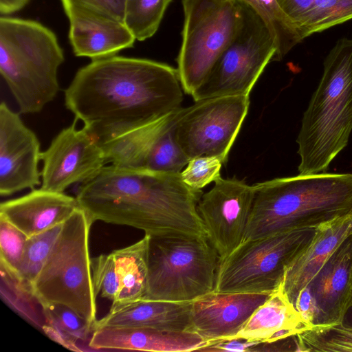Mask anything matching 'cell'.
Segmentation results:
<instances>
[{"label":"cell","instance_id":"cell-1","mask_svg":"<svg viewBox=\"0 0 352 352\" xmlns=\"http://www.w3.org/2000/svg\"><path fill=\"white\" fill-rule=\"evenodd\" d=\"M182 91L176 68L115 55L78 69L65 90V104L101 143L177 111Z\"/></svg>","mask_w":352,"mask_h":352},{"label":"cell","instance_id":"cell-2","mask_svg":"<svg viewBox=\"0 0 352 352\" xmlns=\"http://www.w3.org/2000/svg\"><path fill=\"white\" fill-rule=\"evenodd\" d=\"M202 195L181 173L110 164L82 183L76 197L94 221L133 227L151 236L206 237L197 211Z\"/></svg>","mask_w":352,"mask_h":352},{"label":"cell","instance_id":"cell-3","mask_svg":"<svg viewBox=\"0 0 352 352\" xmlns=\"http://www.w3.org/2000/svg\"><path fill=\"white\" fill-rule=\"evenodd\" d=\"M243 241L318 226L352 214V173H319L254 185Z\"/></svg>","mask_w":352,"mask_h":352},{"label":"cell","instance_id":"cell-4","mask_svg":"<svg viewBox=\"0 0 352 352\" xmlns=\"http://www.w3.org/2000/svg\"><path fill=\"white\" fill-rule=\"evenodd\" d=\"M352 131V38L339 39L324 60L296 139L300 175L326 172Z\"/></svg>","mask_w":352,"mask_h":352},{"label":"cell","instance_id":"cell-5","mask_svg":"<svg viewBox=\"0 0 352 352\" xmlns=\"http://www.w3.org/2000/svg\"><path fill=\"white\" fill-rule=\"evenodd\" d=\"M64 60L50 29L32 20L1 17L0 73L20 113H38L55 98Z\"/></svg>","mask_w":352,"mask_h":352},{"label":"cell","instance_id":"cell-6","mask_svg":"<svg viewBox=\"0 0 352 352\" xmlns=\"http://www.w3.org/2000/svg\"><path fill=\"white\" fill-rule=\"evenodd\" d=\"M94 221L80 206L63 223L62 230L42 270L34 292L43 304L65 305L94 329L96 297L89 256V233Z\"/></svg>","mask_w":352,"mask_h":352},{"label":"cell","instance_id":"cell-7","mask_svg":"<svg viewBox=\"0 0 352 352\" xmlns=\"http://www.w3.org/2000/svg\"><path fill=\"white\" fill-rule=\"evenodd\" d=\"M219 260L206 237L150 236L142 299L192 302L212 292Z\"/></svg>","mask_w":352,"mask_h":352},{"label":"cell","instance_id":"cell-8","mask_svg":"<svg viewBox=\"0 0 352 352\" xmlns=\"http://www.w3.org/2000/svg\"><path fill=\"white\" fill-rule=\"evenodd\" d=\"M182 6L177 69L183 90L192 95L236 36L242 6L237 0H182Z\"/></svg>","mask_w":352,"mask_h":352},{"label":"cell","instance_id":"cell-9","mask_svg":"<svg viewBox=\"0 0 352 352\" xmlns=\"http://www.w3.org/2000/svg\"><path fill=\"white\" fill-rule=\"evenodd\" d=\"M316 228L283 232L243 241L219 261L214 291L269 293L282 284L287 266L311 243Z\"/></svg>","mask_w":352,"mask_h":352},{"label":"cell","instance_id":"cell-10","mask_svg":"<svg viewBox=\"0 0 352 352\" xmlns=\"http://www.w3.org/2000/svg\"><path fill=\"white\" fill-rule=\"evenodd\" d=\"M241 3V2H240ZM241 3L242 19L236 36L204 82L191 95L195 101L226 96H250L276 47L261 18Z\"/></svg>","mask_w":352,"mask_h":352},{"label":"cell","instance_id":"cell-11","mask_svg":"<svg viewBox=\"0 0 352 352\" xmlns=\"http://www.w3.org/2000/svg\"><path fill=\"white\" fill-rule=\"evenodd\" d=\"M250 96H226L181 109L173 124L176 141L189 159L216 157L228 160L250 107Z\"/></svg>","mask_w":352,"mask_h":352},{"label":"cell","instance_id":"cell-12","mask_svg":"<svg viewBox=\"0 0 352 352\" xmlns=\"http://www.w3.org/2000/svg\"><path fill=\"white\" fill-rule=\"evenodd\" d=\"M255 197V187L236 177L214 182L203 194L197 211L206 238L219 261L233 252L244 241Z\"/></svg>","mask_w":352,"mask_h":352},{"label":"cell","instance_id":"cell-13","mask_svg":"<svg viewBox=\"0 0 352 352\" xmlns=\"http://www.w3.org/2000/svg\"><path fill=\"white\" fill-rule=\"evenodd\" d=\"M63 129L41 153V188L64 192L70 186L94 177L107 164L98 139L76 122Z\"/></svg>","mask_w":352,"mask_h":352},{"label":"cell","instance_id":"cell-14","mask_svg":"<svg viewBox=\"0 0 352 352\" xmlns=\"http://www.w3.org/2000/svg\"><path fill=\"white\" fill-rule=\"evenodd\" d=\"M41 145L36 134L7 104H0V195L9 196L41 184Z\"/></svg>","mask_w":352,"mask_h":352},{"label":"cell","instance_id":"cell-15","mask_svg":"<svg viewBox=\"0 0 352 352\" xmlns=\"http://www.w3.org/2000/svg\"><path fill=\"white\" fill-rule=\"evenodd\" d=\"M270 294L214 290L204 294L191 302L192 331L210 342L209 345L234 339Z\"/></svg>","mask_w":352,"mask_h":352},{"label":"cell","instance_id":"cell-16","mask_svg":"<svg viewBox=\"0 0 352 352\" xmlns=\"http://www.w3.org/2000/svg\"><path fill=\"white\" fill-rule=\"evenodd\" d=\"M306 287L316 307L314 326L342 323L346 312L352 307V232L333 252Z\"/></svg>","mask_w":352,"mask_h":352},{"label":"cell","instance_id":"cell-17","mask_svg":"<svg viewBox=\"0 0 352 352\" xmlns=\"http://www.w3.org/2000/svg\"><path fill=\"white\" fill-rule=\"evenodd\" d=\"M209 344L198 333L189 331L100 327L92 331L89 346L96 350L187 352L199 351Z\"/></svg>","mask_w":352,"mask_h":352},{"label":"cell","instance_id":"cell-18","mask_svg":"<svg viewBox=\"0 0 352 352\" xmlns=\"http://www.w3.org/2000/svg\"><path fill=\"white\" fill-rule=\"evenodd\" d=\"M79 207L76 197L41 187L0 205V216L31 236L63 223Z\"/></svg>","mask_w":352,"mask_h":352},{"label":"cell","instance_id":"cell-19","mask_svg":"<svg viewBox=\"0 0 352 352\" xmlns=\"http://www.w3.org/2000/svg\"><path fill=\"white\" fill-rule=\"evenodd\" d=\"M351 232L352 214L335 219L316 228L311 243L287 266L281 284L283 292L294 306L300 292Z\"/></svg>","mask_w":352,"mask_h":352},{"label":"cell","instance_id":"cell-20","mask_svg":"<svg viewBox=\"0 0 352 352\" xmlns=\"http://www.w3.org/2000/svg\"><path fill=\"white\" fill-rule=\"evenodd\" d=\"M191 302L141 299L111 307L97 320L93 331L100 327L147 328L168 331H192Z\"/></svg>","mask_w":352,"mask_h":352},{"label":"cell","instance_id":"cell-21","mask_svg":"<svg viewBox=\"0 0 352 352\" xmlns=\"http://www.w3.org/2000/svg\"><path fill=\"white\" fill-rule=\"evenodd\" d=\"M67 17L69 38L76 56L92 60L113 56L133 47L136 40L122 22L84 13H74Z\"/></svg>","mask_w":352,"mask_h":352},{"label":"cell","instance_id":"cell-22","mask_svg":"<svg viewBox=\"0 0 352 352\" xmlns=\"http://www.w3.org/2000/svg\"><path fill=\"white\" fill-rule=\"evenodd\" d=\"M283 292L281 285L252 314L234 339L274 343L310 329Z\"/></svg>","mask_w":352,"mask_h":352},{"label":"cell","instance_id":"cell-23","mask_svg":"<svg viewBox=\"0 0 352 352\" xmlns=\"http://www.w3.org/2000/svg\"><path fill=\"white\" fill-rule=\"evenodd\" d=\"M179 110L101 142L106 162L124 168H144L153 146L172 124Z\"/></svg>","mask_w":352,"mask_h":352},{"label":"cell","instance_id":"cell-24","mask_svg":"<svg viewBox=\"0 0 352 352\" xmlns=\"http://www.w3.org/2000/svg\"><path fill=\"white\" fill-rule=\"evenodd\" d=\"M302 37L352 19V0H277Z\"/></svg>","mask_w":352,"mask_h":352},{"label":"cell","instance_id":"cell-25","mask_svg":"<svg viewBox=\"0 0 352 352\" xmlns=\"http://www.w3.org/2000/svg\"><path fill=\"white\" fill-rule=\"evenodd\" d=\"M150 236L116 250L113 256L120 281V291L111 307L124 305L142 299L148 281V248Z\"/></svg>","mask_w":352,"mask_h":352},{"label":"cell","instance_id":"cell-26","mask_svg":"<svg viewBox=\"0 0 352 352\" xmlns=\"http://www.w3.org/2000/svg\"><path fill=\"white\" fill-rule=\"evenodd\" d=\"M0 272L2 300L21 317L42 329L45 324L43 305L34 292L33 285L1 260Z\"/></svg>","mask_w":352,"mask_h":352},{"label":"cell","instance_id":"cell-27","mask_svg":"<svg viewBox=\"0 0 352 352\" xmlns=\"http://www.w3.org/2000/svg\"><path fill=\"white\" fill-rule=\"evenodd\" d=\"M248 6L264 21L276 47L274 61L281 60L302 37L296 25L280 8L277 0H237Z\"/></svg>","mask_w":352,"mask_h":352},{"label":"cell","instance_id":"cell-28","mask_svg":"<svg viewBox=\"0 0 352 352\" xmlns=\"http://www.w3.org/2000/svg\"><path fill=\"white\" fill-rule=\"evenodd\" d=\"M44 333L52 340L70 350L80 351L78 342L85 340L92 327L70 308L60 304H43Z\"/></svg>","mask_w":352,"mask_h":352},{"label":"cell","instance_id":"cell-29","mask_svg":"<svg viewBox=\"0 0 352 352\" xmlns=\"http://www.w3.org/2000/svg\"><path fill=\"white\" fill-rule=\"evenodd\" d=\"M172 0H125L124 23L136 40L142 41L157 31Z\"/></svg>","mask_w":352,"mask_h":352},{"label":"cell","instance_id":"cell-30","mask_svg":"<svg viewBox=\"0 0 352 352\" xmlns=\"http://www.w3.org/2000/svg\"><path fill=\"white\" fill-rule=\"evenodd\" d=\"M297 351H352V329L342 323L314 326L294 336Z\"/></svg>","mask_w":352,"mask_h":352},{"label":"cell","instance_id":"cell-31","mask_svg":"<svg viewBox=\"0 0 352 352\" xmlns=\"http://www.w3.org/2000/svg\"><path fill=\"white\" fill-rule=\"evenodd\" d=\"M63 224L28 237L16 271L30 284L33 285L45 263L62 230Z\"/></svg>","mask_w":352,"mask_h":352},{"label":"cell","instance_id":"cell-32","mask_svg":"<svg viewBox=\"0 0 352 352\" xmlns=\"http://www.w3.org/2000/svg\"><path fill=\"white\" fill-rule=\"evenodd\" d=\"M175 120L153 146L144 168L161 173L179 174L188 164L190 159L175 138Z\"/></svg>","mask_w":352,"mask_h":352},{"label":"cell","instance_id":"cell-33","mask_svg":"<svg viewBox=\"0 0 352 352\" xmlns=\"http://www.w3.org/2000/svg\"><path fill=\"white\" fill-rule=\"evenodd\" d=\"M92 280L95 292L112 302L120 291V281L112 253L100 254L91 259Z\"/></svg>","mask_w":352,"mask_h":352},{"label":"cell","instance_id":"cell-34","mask_svg":"<svg viewBox=\"0 0 352 352\" xmlns=\"http://www.w3.org/2000/svg\"><path fill=\"white\" fill-rule=\"evenodd\" d=\"M61 2L67 16L84 13L124 23L125 0H61Z\"/></svg>","mask_w":352,"mask_h":352},{"label":"cell","instance_id":"cell-35","mask_svg":"<svg viewBox=\"0 0 352 352\" xmlns=\"http://www.w3.org/2000/svg\"><path fill=\"white\" fill-rule=\"evenodd\" d=\"M223 164L216 157L199 156L190 159L186 168L181 172L182 180L190 188H202L221 177Z\"/></svg>","mask_w":352,"mask_h":352},{"label":"cell","instance_id":"cell-36","mask_svg":"<svg viewBox=\"0 0 352 352\" xmlns=\"http://www.w3.org/2000/svg\"><path fill=\"white\" fill-rule=\"evenodd\" d=\"M28 237L6 219L0 216V260L16 270Z\"/></svg>","mask_w":352,"mask_h":352},{"label":"cell","instance_id":"cell-37","mask_svg":"<svg viewBox=\"0 0 352 352\" xmlns=\"http://www.w3.org/2000/svg\"><path fill=\"white\" fill-rule=\"evenodd\" d=\"M294 307L305 320L314 326L316 316V307L315 302L306 287L300 292Z\"/></svg>","mask_w":352,"mask_h":352},{"label":"cell","instance_id":"cell-38","mask_svg":"<svg viewBox=\"0 0 352 352\" xmlns=\"http://www.w3.org/2000/svg\"><path fill=\"white\" fill-rule=\"evenodd\" d=\"M342 324L346 328L352 329V307L346 312Z\"/></svg>","mask_w":352,"mask_h":352}]
</instances>
